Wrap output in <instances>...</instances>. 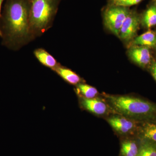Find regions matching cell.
Instances as JSON below:
<instances>
[{
	"instance_id": "5bb4252c",
	"label": "cell",
	"mask_w": 156,
	"mask_h": 156,
	"mask_svg": "<svg viewBox=\"0 0 156 156\" xmlns=\"http://www.w3.org/2000/svg\"><path fill=\"white\" fill-rule=\"evenodd\" d=\"M141 133L145 139L156 143V123H146L142 127Z\"/></svg>"
},
{
	"instance_id": "7a4b0ae2",
	"label": "cell",
	"mask_w": 156,
	"mask_h": 156,
	"mask_svg": "<svg viewBox=\"0 0 156 156\" xmlns=\"http://www.w3.org/2000/svg\"><path fill=\"white\" fill-rule=\"evenodd\" d=\"M109 103L114 109L124 116L140 119L156 115V105L147 101L128 95H110Z\"/></svg>"
},
{
	"instance_id": "8992f818",
	"label": "cell",
	"mask_w": 156,
	"mask_h": 156,
	"mask_svg": "<svg viewBox=\"0 0 156 156\" xmlns=\"http://www.w3.org/2000/svg\"><path fill=\"white\" fill-rule=\"evenodd\" d=\"M128 56L136 64L145 67L151 62V54L149 48L140 46H133L128 51Z\"/></svg>"
},
{
	"instance_id": "9a60e30c",
	"label": "cell",
	"mask_w": 156,
	"mask_h": 156,
	"mask_svg": "<svg viewBox=\"0 0 156 156\" xmlns=\"http://www.w3.org/2000/svg\"><path fill=\"white\" fill-rule=\"evenodd\" d=\"M121 148L125 150L133 156H137L139 150L136 143L132 141H127L123 142L122 144Z\"/></svg>"
},
{
	"instance_id": "ffe728a7",
	"label": "cell",
	"mask_w": 156,
	"mask_h": 156,
	"mask_svg": "<svg viewBox=\"0 0 156 156\" xmlns=\"http://www.w3.org/2000/svg\"><path fill=\"white\" fill-rule=\"evenodd\" d=\"M110 1L114 5H117L119 3L123 2L124 0H110Z\"/></svg>"
},
{
	"instance_id": "9c48e42d",
	"label": "cell",
	"mask_w": 156,
	"mask_h": 156,
	"mask_svg": "<svg viewBox=\"0 0 156 156\" xmlns=\"http://www.w3.org/2000/svg\"><path fill=\"white\" fill-rule=\"evenodd\" d=\"M60 77L71 85H77L80 83L82 79L78 74L71 69L62 66L59 64L53 70Z\"/></svg>"
},
{
	"instance_id": "d6986e66",
	"label": "cell",
	"mask_w": 156,
	"mask_h": 156,
	"mask_svg": "<svg viewBox=\"0 0 156 156\" xmlns=\"http://www.w3.org/2000/svg\"><path fill=\"white\" fill-rule=\"evenodd\" d=\"M136 156H148V155L146 153L143 148L142 147V146H141V147H140V148L138 150V153Z\"/></svg>"
},
{
	"instance_id": "6da1fadb",
	"label": "cell",
	"mask_w": 156,
	"mask_h": 156,
	"mask_svg": "<svg viewBox=\"0 0 156 156\" xmlns=\"http://www.w3.org/2000/svg\"><path fill=\"white\" fill-rule=\"evenodd\" d=\"M30 0H7L3 16L5 40L10 46L20 44L30 35Z\"/></svg>"
},
{
	"instance_id": "ba28073f",
	"label": "cell",
	"mask_w": 156,
	"mask_h": 156,
	"mask_svg": "<svg viewBox=\"0 0 156 156\" xmlns=\"http://www.w3.org/2000/svg\"><path fill=\"white\" fill-rule=\"evenodd\" d=\"M108 122L114 129L122 134L128 133L134 127L132 121L122 117H112L108 119Z\"/></svg>"
},
{
	"instance_id": "603a6c76",
	"label": "cell",
	"mask_w": 156,
	"mask_h": 156,
	"mask_svg": "<svg viewBox=\"0 0 156 156\" xmlns=\"http://www.w3.org/2000/svg\"><path fill=\"white\" fill-rule=\"evenodd\" d=\"M155 5H156V4H155Z\"/></svg>"
},
{
	"instance_id": "3957f363",
	"label": "cell",
	"mask_w": 156,
	"mask_h": 156,
	"mask_svg": "<svg viewBox=\"0 0 156 156\" xmlns=\"http://www.w3.org/2000/svg\"><path fill=\"white\" fill-rule=\"evenodd\" d=\"M59 0H30V31L38 35L50 27L57 10Z\"/></svg>"
},
{
	"instance_id": "e0dca14e",
	"label": "cell",
	"mask_w": 156,
	"mask_h": 156,
	"mask_svg": "<svg viewBox=\"0 0 156 156\" xmlns=\"http://www.w3.org/2000/svg\"><path fill=\"white\" fill-rule=\"evenodd\" d=\"M142 0H124L123 2L119 3L116 6H123L127 7L128 6L136 5L142 1Z\"/></svg>"
},
{
	"instance_id": "44dd1931",
	"label": "cell",
	"mask_w": 156,
	"mask_h": 156,
	"mask_svg": "<svg viewBox=\"0 0 156 156\" xmlns=\"http://www.w3.org/2000/svg\"><path fill=\"white\" fill-rule=\"evenodd\" d=\"M4 1L5 0H0V15H1V7H2V4ZM0 36H2V33L1 30H0Z\"/></svg>"
},
{
	"instance_id": "5b68a950",
	"label": "cell",
	"mask_w": 156,
	"mask_h": 156,
	"mask_svg": "<svg viewBox=\"0 0 156 156\" xmlns=\"http://www.w3.org/2000/svg\"><path fill=\"white\" fill-rule=\"evenodd\" d=\"M141 19L135 12L130 11L121 27L119 37L125 41L134 38L139 29Z\"/></svg>"
},
{
	"instance_id": "2e32d148",
	"label": "cell",
	"mask_w": 156,
	"mask_h": 156,
	"mask_svg": "<svg viewBox=\"0 0 156 156\" xmlns=\"http://www.w3.org/2000/svg\"><path fill=\"white\" fill-rule=\"evenodd\" d=\"M141 146L148 156H156V149L153 146L149 143H145Z\"/></svg>"
},
{
	"instance_id": "7c38bea8",
	"label": "cell",
	"mask_w": 156,
	"mask_h": 156,
	"mask_svg": "<svg viewBox=\"0 0 156 156\" xmlns=\"http://www.w3.org/2000/svg\"><path fill=\"white\" fill-rule=\"evenodd\" d=\"M141 21L147 28L150 29L156 25V6H151L144 12Z\"/></svg>"
},
{
	"instance_id": "7402d4cb",
	"label": "cell",
	"mask_w": 156,
	"mask_h": 156,
	"mask_svg": "<svg viewBox=\"0 0 156 156\" xmlns=\"http://www.w3.org/2000/svg\"><path fill=\"white\" fill-rule=\"evenodd\" d=\"M155 1V2H156V0H154Z\"/></svg>"
},
{
	"instance_id": "4fadbf2b",
	"label": "cell",
	"mask_w": 156,
	"mask_h": 156,
	"mask_svg": "<svg viewBox=\"0 0 156 156\" xmlns=\"http://www.w3.org/2000/svg\"><path fill=\"white\" fill-rule=\"evenodd\" d=\"M76 92L80 97L87 98H95L98 94V90L95 87L82 83L77 85Z\"/></svg>"
},
{
	"instance_id": "277c9868",
	"label": "cell",
	"mask_w": 156,
	"mask_h": 156,
	"mask_svg": "<svg viewBox=\"0 0 156 156\" xmlns=\"http://www.w3.org/2000/svg\"><path fill=\"white\" fill-rule=\"evenodd\" d=\"M130 11L126 7L113 5L108 8L104 13V20L107 28L119 36L121 27Z\"/></svg>"
},
{
	"instance_id": "52a82bcc",
	"label": "cell",
	"mask_w": 156,
	"mask_h": 156,
	"mask_svg": "<svg viewBox=\"0 0 156 156\" xmlns=\"http://www.w3.org/2000/svg\"><path fill=\"white\" fill-rule=\"evenodd\" d=\"M79 101L82 108L95 114L104 115L107 111L108 107L106 104L97 98L80 97Z\"/></svg>"
},
{
	"instance_id": "ac0fdd59",
	"label": "cell",
	"mask_w": 156,
	"mask_h": 156,
	"mask_svg": "<svg viewBox=\"0 0 156 156\" xmlns=\"http://www.w3.org/2000/svg\"><path fill=\"white\" fill-rule=\"evenodd\" d=\"M150 69L153 76L156 81V61L154 62L151 63Z\"/></svg>"
},
{
	"instance_id": "8fae6325",
	"label": "cell",
	"mask_w": 156,
	"mask_h": 156,
	"mask_svg": "<svg viewBox=\"0 0 156 156\" xmlns=\"http://www.w3.org/2000/svg\"><path fill=\"white\" fill-rule=\"evenodd\" d=\"M35 56L43 65L53 70L59 64L51 54L44 49H36L34 52Z\"/></svg>"
},
{
	"instance_id": "30bf717a",
	"label": "cell",
	"mask_w": 156,
	"mask_h": 156,
	"mask_svg": "<svg viewBox=\"0 0 156 156\" xmlns=\"http://www.w3.org/2000/svg\"><path fill=\"white\" fill-rule=\"evenodd\" d=\"M133 46H140L149 48L156 47V33L149 30L139 36L136 37L132 42Z\"/></svg>"
}]
</instances>
